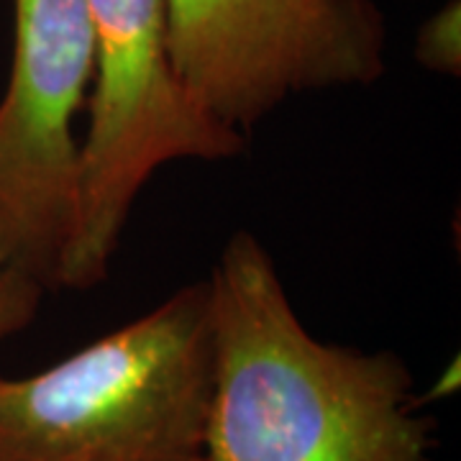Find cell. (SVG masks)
<instances>
[{"label": "cell", "instance_id": "cell-1", "mask_svg": "<svg viewBox=\"0 0 461 461\" xmlns=\"http://www.w3.org/2000/svg\"><path fill=\"white\" fill-rule=\"evenodd\" d=\"M208 293L205 461H429L430 420L402 359L318 341L251 233L226 244Z\"/></svg>", "mask_w": 461, "mask_h": 461}, {"label": "cell", "instance_id": "cell-2", "mask_svg": "<svg viewBox=\"0 0 461 461\" xmlns=\"http://www.w3.org/2000/svg\"><path fill=\"white\" fill-rule=\"evenodd\" d=\"M208 280L32 377H0V461H205Z\"/></svg>", "mask_w": 461, "mask_h": 461}, {"label": "cell", "instance_id": "cell-3", "mask_svg": "<svg viewBox=\"0 0 461 461\" xmlns=\"http://www.w3.org/2000/svg\"><path fill=\"white\" fill-rule=\"evenodd\" d=\"M95 59L90 123L80 141L77 218L57 287L105 280L133 200L159 167L218 162L244 151V133L200 103L167 50L165 0H87Z\"/></svg>", "mask_w": 461, "mask_h": 461}, {"label": "cell", "instance_id": "cell-4", "mask_svg": "<svg viewBox=\"0 0 461 461\" xmlns=\"http://www.w3.org/2000/svg\"><path fill=\"white\" fill-rule=\"evenodd\" d=\"M167 50L185 87L249 131L280 103L384 72L375 0H165Z\"/></svg>", "mask_w": 461, "mask_h": 461}, {"label": "cell", "instance_id": "cell-5", "mask_svg": "<svg viewBox=\"0 0 461 461\" xmlns=\"http://www.w3.org/2000/svg\"><path fill=\"white\" fill-rule=\"evenodd\" d=\"M87 0H14V62L0 100V269L57 287L77 218L75 115L93 77Z\"/></svg>", "mask_w": 461, "mask_h": 461}, {"label": "cell", "instance_id": "cell-6", "mask_svg": "<svg viewBox=\"0 0 461 461\" xmlns=\"http://www.w3.org/2000/svg\"><path fill=\"white\" fill-rule=\"evenodd\" d=\"M459 29V0H451L420 26L418 39H415L418 62L433 72L456 75L461 65Z\"/></svg>", "mask_w": 461, "mask_h": 461}, {"label": "cell", "instance_id": "cell-7", "mask_svg": "<svg viewBox=\"0 0 461 461\" xmlns=\"http://www.w3.org/2000/svg\"><path fill=\"white\" fill-rule=\"evenodd\" d=\"M44 290V285L21 272L0 269V344L16 336L36 318Z\"/></svg>", "mask_w": 461, "mask_h": 461}]
</instances>
